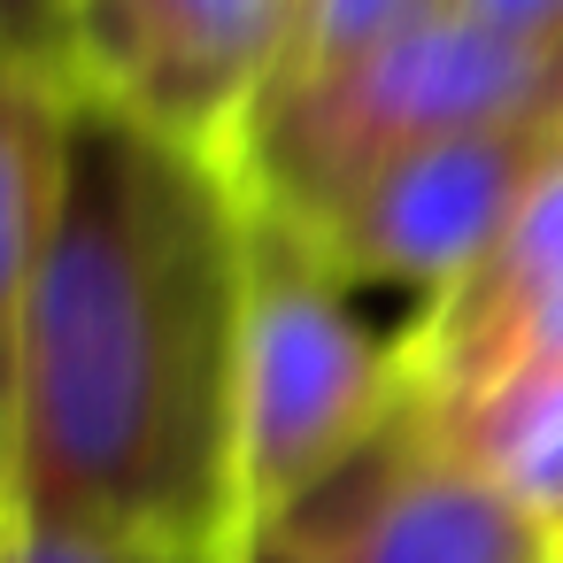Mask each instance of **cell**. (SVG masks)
I'll return each instance as SVG.
<instances>
[{
	"label": "cell",
	"mask_w": 563,
	"mask_h": 563,
	"mask_svg": "<svg viewBox=\"0 0 563 563\" xmlns=\"http://www.w3.org/2000/svg\"><path fill=\"white\" fill-rule=\"evenodd\" d=\"M247 186L70 86L63 201L9 363V509L232 563Z\"/></svg>",
	"instance_id": "obj_1"
},
{
	"label": "cell",
	"mask_w": 563,
	"mask_h": 563,
	"mask_svg": "<svg viewBox=\"0 0 563 563\" xmlns=\"http://www.w3.org/2000/svg\"><path fill=\"white\" fill-rule=\"evenodd\" d=\"M324 247L247 201V309L232 409V563L347 478L417 401L409 347L378 340Z\"/></svg>",
	"instance_id": "obj_2"
},
{
	"label": "cell",
	"mask_w": 563,
	"mask_h": 563,
	"mask_svg": "<svg viewBox=\"0 0 563 563\" xmlns=\"http://www.w3.org/2000/svg\"><path fill=\"white\" fill-rule=\"evenodd\" d=\"M548 117H563V63L525 55L448 9L424 32L363 55L355 70L278 86L255 109L232 170L247 201L309 224L332 201H347L371 170L432 140H455L478 124H548Z\"/></svg>",
	"instance_id": "obj_3"
},
{
	"label": "cell",
	"mask_w": 563,
	"mask_h": 563,
	"mask_svg": "<svg viewBox=\"0 0 563 563\" xmlns=\"http://www.w3.org/2000/svg\"><path fill=\"white\" fill-rule=\"evenodd\" d=\"M563 155V117L548 124H478L455 140H432L386 170H371L347 201L309 217L301 232L324 247V263L347 286H401L440 309L478 278V263L501 247L548 163Z\"/></svg>",
	"instance_id": "obj_4"
},
{
	"label": "cell",
	"mask_w": 563,
	"mask_h": 563,
	"mask_svg": "<svg viewBox=\"0 0 563 563\" xmlns=\"http://www.w3.org/2000/svg\"><path fill=\"white\" fill-rule=\"evenodd\" d=\"M301 0H70V78L217 163L286 78Z\"/></svg>",
	"instance_id": "obj_5"
},
{
	"label": "cell",
	"mask_w": 563,
	"mask_h": 563,
	"mask_svg": "<svg viewBox=\"0 0 563 563\" xmlns=\"http://www.w3.org/2000/svg\"><path fill=\"white\" fill-rule=\"evenodd\" d=\"M240 563H563V532L471 471L417 409Z\"/></svg>",
	"instance_id": "obj_6"
},
{
	"label": "cell",
	"mask_w": 563,
	"mask_h": 563,
	"mask_svg": "<svg viewBox=\"0 0 563 563\" xmlns=\"http://www.w3.org/2000/svg\"><path fill=\"white\" fill-rule=\"evenodd\" d=\"M555 294H563V155L548 163V178L532 186V201L501 232V247L478 263V278L463 294H448L440 309H424V324L401 340L417 401L471 386Z\"/></svg>",
	"instance_id": "obj_7"
},
{
	"label": "cell",
	"mask_w": 563,
	"mask_h": 563,
	"mask_svg": "<svg viewBox=\"0 0 563 563\" xmlns=\"http://www.w3.org/2000/svg\"><path fill=\"white\" fill-rule=\"evenodd\" d=\"M70 86L63 70L0 63V424H9V363L16 324L55 232L63 201V132H70Z\"/></svg>",
	"instance_id": "obj_8"
},
{
	"label": "cell",
	"mask_w": 563,
	"mask_h": 563,
	"mask_svg": "<svg viewBox=\"0 0 563 563\" xmlns=\"http://www.w3.org/2000/svg\"><path fill=\"white\" fill-rule=\"evenodd\" d=\"M432 16H448V0H301L294 9V47H286V78L278 86H309L332 70H355L363 55L424 32Z\"/></svg>",
	"instance_id": "obj_9"
},
{
	"label": "cell",
	"mask_w": 563,
	"mask_h": 563,
	"mask_svg": "<svg viewBox=\"0 0 563 563\" xmlns=\"http://www.w3.org/2000/svg\"><path fill=\"white\" fill-rule=\"evenodd\" d=\"M0 63L70 78V0H0Z\"/></svg>",
	"instance_id": "obj_10"
},
{
	"label": "cell",
	"mask_w": 563,
	"mask_h": 563,
	"mask_svg": "<svg viewBox=\"0 0 563 563\" xmlns=\"http://www.w3.org/2000/svg\"><path fill=\"white\" fill-rule=\"evenodd\" d=\"M16 563H217V555L155 548V540H101V532H40V525H16Z\"/></svg>",
	"instance_id": "obj_11"
},
{
	"label": "cell",
	"mask_w": 563,
	"mask_h": 563,
	"mask_svg": "<svg viewBox=\"0 0 563 563\" xmlns=\"http://www.w3.org/2000/svg\"><path fill=\"white\" fill-rule=\"evenodd\" d=\"M448 9H455L463 24H478V32L525 47V55L563 63V0H448Z\"/></svg>",
	"instance_id": "obj_12"
},
{
	"label": "cell",
	"mask_w": 563,
	"mask_h": 563,
	"mask_svg": "<svg viewBox=\"0 0 563 563\" xmlns=\"http://www.w3.org/2000/svg\"><path fill=\"white\" fill-rule=\"evenodd\" d=\"M0 563H16V509L0 501Z\"/></svg>",
	"instance_id": "obj_13"
},
{
	"label": "cell",
	"mask_w": 563,
	"mask_h": 563,
	"mask_svg": "<svg viewBox=\"0 0 563 563\" xmlns=\"http://www.w3.org/2000/svg\"><path fill=\"white\" fill-rule=\"evenodd\" d=\"M0 501H9V424H0Z\"/></svg>",
	"instance_id": "obj_14"
}]
</instances>
